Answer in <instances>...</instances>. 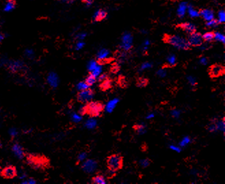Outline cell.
<instances>
[{"label":"cell","mask_w":225,"mask_h":184,"mask_svg":"<svg viewBox=\"0 0 225 184\" xmlns=\"http://www.w3.org/2000/svg\"><path fill=\"white\" fill-rule=\"evenodd\" d=\"M164 40L165 43L172 45L173 47L179 49L188 50L190 47L188 40L182 37L176 36V35H165Z\"/></svg>","instance_id":"6da1fadb"},{"label":"cell","mask_w":225,"mask_h":184,"mask_svg":"<svg viewBox=\"0 0 225 184\" xmlns=\"http://www.w3.org/2000/svg\"><path fill=\"white\" fill-rule=\"evenodd\" d=\"M123 158L121 155L114 154L107 159V168L111 172H116L121 170L123 167Z\"/></svg>","instance_id":"7a4b0ae2"},{"label":"cell","mask_w":225,"mask_h":184,"mask_svg":"<svg viewBox=\"0 0 225 184\" xmlns=\"http://www.w3.org/2000/svg\"><path fill=\"white\" fill-rule=\"evenodd\" d=\"M104 109V106L101 103L92 101L85 106L86 114L90 116H99Z\"/></svg>","instance_id":"3957f363"},{"label":"cell","mask_w":225,"mask_h":184,"mask_svg":"<svg viewBox=\"0 0 225 184\" xmlns=\"http://www.w3.org/2000/svg\"><path fill=\"white\" fill-rule=\"evenodd\" d=\"M93 91L88 88L86 90H81L77 95V99L82 103H88L93 99Z\"/></svg>","instance_id":"277c9868"},{"label":"cell","mask_w":225,"mask_h":184,"mask_svg":"<svg viewBox=\"0 0 225 184\" xmlns=\"http://www.w3.org/2000/svg\"><path fill=\"white\" fill-rule=\"evenodd\" d=\"M188 43L190 46H194V47H198L200 46L203 44V38L202 35L198 32H194L189 34L188 38Z\"/></svg>","instance_id":"5b68a950"},{"label":"cell","mask_w":225,"mask_h":184,"mask_svg":"<svg viewBox=\"0 0 225 184\" xmlns=\"http://www.w3.org/2000/svg\"><path fill=\"white\" fill-rule=\"evenodd\" d=\"M133 45V37L130 33H125L122 37L121 48L124 51H129L131 49Z\"/></svg>","instance_id":"8992f818"},{"label":"cell","mask_w":225,"mask_h":184,"mask_svg":"<svg viewBox=\"0 0 225 184\" xmlns=\"http://www.w3.org/2000/svg\"><path fill=\"white\" fill-rule=\"evenodd\" d=\"M109 54V51L105 49H102L100 50L97 53V59H98V63H97L99 64H104L110 63V61L112 60V59L108 58Z\"/></svg>","instance_id":"52a82bcc"},{"label":"cell","mask_w":225,"mask_h":184,"mask_svg":"<svg viewBox=\"0 0 225 184\" xmlns=\"http://www.w3.org/2000/svg\"><path fill=\"white\" fill-rule=\"evenodd\" d=\"M224 66L220 64H213L210 69V75L211 77H218L224 74Z\"/></svg>","instance_id":"ba28073f"},{"label":"cell","mask_w":225,"mask_h":184,"mask_svg":"<svg viewBox=\"0 0 225 184\" xmlns=\"http://www.w3.org/2000/svg\"><path fill=\"white\" fill-rule=\"evenodd\" d=\"M97 167V164L96 161L93 159H88L85 161L82 164V169L86 172L92 173L96 170Z\"/></svg>","instance_id":"9c48e42d"},{"label":"cell","mask_w":225,"mask_h":184,"mask_svg":"<svg viewBox=\"0 0 225 184\" xmlns=\"http://www.w3.org/2000/svg\"><path fill=\"white\" fill-rule=\"evenodd\" d=\"M47 82L52 88H56L59 84V77L56 73L51 72L47 76Z\"/></svg>","instance_id":"30bf717a"},{"label":"cell","mask_w":225,"mask_h":184,"mask_svg":"<svg viewBox=\"0 0 225 184\" xmlns=\"http://www.w3.org/2000/svg\"><path fill=\"white\" fill-rule=\"evenodd\" d=\"M178 27L181 29H183V31H185L188 34H192L194 33V32H196V26L193 25L192 23H181L180 25H179Z\"/></svg>","instance_id":"8fae6325"},{"label":"cell","mask_w":225,"mask_h":184,"mask_svg":"<svg viewBox=\"0 0 225 184\" xmlns=\"http://www.w3.org/2000/svg\"><path fill=\"white\" fill-rule=\"evenodd\" d=\"M2 174L5 178L11 179L15 177L16 174H17V172H16V170L14 167L9 166L5 168V169L2 170Z\"/></svg>","instance_id":"7c38bea8"},{"label":"cell","mask_w":225,"mask_h":184,"mask_svg":"<svg viewBox=\"0 0 225 184\" xmlns=\"http://www.w3.org/2000/svg\"><path fill=\"white\" fill-rule=\"evenodd\" d=\"M200 16L204 19L205 21H209L214 19V13L213 10L210 9H203L199 12Z\"/></svg>","instance_id":"4fadbf2b"},{"label":"cell","mask_w":225,"mask_h":184,"mask_svg":"<svg viewBox=\"0 0 225 184\" xmlns=\"http://www.w3.org/2000/svg\"><path fill=\"white\" fill-rule=\"evenodd\" d=\"M107 15V13L106 11H105V10H103V9L98 10L93 16V21H95V22L101 21L102 20H104V19L106 18Z\"/></svg>","instance_id":"5bb4252c"},{"label":"cell","mask_w":225,"mask_h":184,"mask_svg":"<svg viewBox=\"0 0 225 184\" xmlns=\"http://www.w3.org/2000/svg\"><path fill=\"white\" fill-rule=\"evenodd\" d=\"M12 151L15 155L19 159H22L24 157V151L21 146L18 144H15L12 146Z\"/></svg>","instance_id":"9a60e30c"},{"label":"cell","mask_w":225,"mask_h":184,"mask_svg":"<svg viewBox=\"0 0 225 184\" xmlns=\"http://www.w3.org/2000/svg\"><path fill=\"white\" fill-rule=\"evenodd\" d=\"M188 4L186 3V2H182L179 4V6L178 10H177V15L179 17H183L184 15H185L186 10L188 9Z\"/></svg>","instance_id":"2e32d148"},{"label":"cell","mask_w":225,"mask_h":184,"mask_svg":"<svg viewBox=\"0 0 225 184\" xmlns=\"http://www.w3.org/2000/svg\"><path fill=\"white\" fill-rule=\"evenodd\" d=\"M118 99H114L113 100H111L110 101L108 102L106 107H105V109H106V110L108 112H112L113 110L115 108L116 104H118Z\"/></svg>","instance_id":"e0dca14e"},{"label":"cell","mask_w":225,"mask_h":184,"mask_svg":"<svg viewBox=\"0 0 225 184\" xmlns=\"http://www.w3.org/2000/svg\"><path fill=\"white\" fill-rule=\"evenodd\" d=\"M16 6H17V2L16 0H7L6 7H5L4 10L5 11H10V10L15 9Z\"/></svg>","instance_id":"ac0fdd59"},{"label":"cell","mask_w":225,"mask_h":184,"mask_svg":"<svg viewBox=\"0 0 225 184\" xmlns=\"http://www.w3.org/2000/svg\"><path fill=\"white\" fill-rule=\"evenodd\" d=\"M22 66H23V64L22 63H21V62H19V61L12 62V63L10 64L9 68L12 72H15V71H18L19 69H20L21 67H22Z\"/></svg>","instance_id":"d6986e66"},{"label":"cell","mask_w":225,"mask_h":184,"mask_svg":"<svg viewBox=\"0 0 225 184\" xmlns=\"http://www.w3.org/2000/svg\"><path fill=\"white\" fill-rule=\"evenodd\" d=\"M111 87H112V82L110 80L105 79V80L102 81V83L100 85V88L102 90H106L110 89Z\"/></svg>","instance_id":"ffe728a7"},{"label":"cell","mask_w":225,"mask_h":184,"mask_svg":"<svg viewBox=\"0 0 225 184\" xmlns=\"http://www.w3.org/2000/svg\"><path fill=\"white\" fill-rule=\"evenodd\" d=\"M93 183L95 184H105L106 183V180L102 175H97L93 179Z\"/></svg>","instance_id":"44dd1931"},{"label":"cell","mask_w":225,"mask_h":184,"mask_svg":"<svg viewBox=\"0 0 225 184\" xmlns=\"http://www.w3.org/2000/svg\"><path fill=\"white\" fill-rule=\"evenodd\" d=\"M203 40L206 42H211L214 39V33L212 32H207L202 36Z\"/></svg>","instance_id":"7402d4cb"},{"label":"cell","mask_w":225,"mask_h":184,"mask_svg":"<svg viewBox=\"0 0 225 184\" xmlns=\"http://www.w3.org/2000/svg\"><path fill=\"white\" fill-rule=\"evenodd\" d=\"M148 82V80H146V79H145V78H143V77H140L137 80L136 85L138 86H139V87L142 88V87H145V86L147 85Z\"/></svg>","instance_id":"603a6c76"},{"label":"cell","mask_w":225,"mask_h":184,"mask_svg":"<svg viewBox=\"0 0 225 184\" xmlns=\"http://www.w3.org/2000/svg\"><path fill=\"white\" fill-rule=\"evenodd\" d=\"M85 125L88 129H94L97 125V121L93 118H90L86 121Z\"/></svg>","instance_id":"cb8c5ba5"},{"label":"cell","mask_w":225,"mask_h":184,"mask_svg":"<svg viewBox=\"0 0 225 184\" xmlns=\"http://www.w3.org/2000/svg\"><path fill=\"white\" fill-rule=\"evenodd\" d=\"M188 14L191 17L194 18V17H198L200 16L199 12H198L197 10L194 9L192 7L189 6L188 8Z\"/></svg>","instance_id":"d4e9b609"},{"label":"cell","mask_w":225,"mask_h":184,"mask_svg":"<svg viewBox=\"0 0 225 184\" xmlns=\"http://www.w3.org/2000/svg\"><path fill=\"white\" fill-rule=\"evenodd\" d=\"M134 129L138 134H142L145 132V126L143 125H135L134 126Z\"/></svg>","instance_id":"484cf974"},{"label":"cell","mask_w":225,"mask_h":184,"mask_svg":"<svg viewBox=\"0 0 225 184\" xmlns=\"http://www.w3.org/2000/svg\"><path fill=\"white\" fill-rule=\"evenodd\" d=\"M167 60H168V64H169V65L170 66H175L176 64H177L175 55H170L169 57H168Z\"/></svg>","instance_id":"4316f807"},{"label":"cell","mask_w":225,"mask_h":184,"mask_svg":"<svg viewBox=\"0 0 225 184\" xmlns=\"http://www.w3.org/2000/svg\"><path fill=\"white\" fill-rule=\"evenodd\" d=\"M85 82L88 83L89 86H92L93 83L96 82V77L94 76L93 74H90L88 76L86 77Z\"/></svg>","instance_id":"83f0119b"},{"label":"cell","mask_w":225,"mask_h":184,"mask_svg":"<svg viewBox=\"0 0 225 184\" xmlns=\"http://www.w3.org/2000/svg\"><path fill=\"white\" fill-rule=\"evenodd\" d=\"M89 87H90V86H89L86 82H81L77 85V88L78 90H86V89H88Z\"/></svg>","instance_id":"f1b7e54d"},{"label":"cell","mask_w":225,"mask_h":184,"mask_svg":"<svg viewBox=\"0 0 225 184\" xmlns=\"http://www.w3.org/2000/svg\"><path fill=\"white\" fill-rule=\"evenodd\" d=\"M101 70L102 69H101V64H100V65H97L96 66V68L94 69L93 71H92V74H93L94 76L97 78V77L99 76L100 74H101Z\"/></svg>","instance_id":"f546056e"},{"label":"cell","mask_w":225,"mask_h":184,"mask_svg":"<svg viewBox=\"0 0 225 184\" xmlns=\"http://www.w3.org/2000/svg\"><path fill=\"white\" fill-rule=\"evenodd\" d=\"M214 39L217 40H219V41H221L223 43H224L225 42V36L223 34L219 33V32L214 33Z\"/></svg>","instance_id":"4dcf8cb0"},{"label":"cell","mask_w":225,"mask_h":184,"mask_svg":"<svg viewBox=\"0 0 225 184\" xmlns=\"http://www.w3.org/2000/svg\"><path fill=\"white\" fill-rule=\"evenodd\" d=\"M218 22L224 23L225 21V12L224 10H220L218 12Z\"/></svg>","instance_id":"1f68e13d"},{"label":"cell","mask_w":225,"mask_h":184,"mask_svg":"<svg viewBox=\"0 0 225 184\" xmlns=\"http://www.w3.org/2000/svg\"><path fill=\"white\" fill-rule=\"evenodd\" d=\"M98 63H97V62H96L95 60H92L90 61V63H89L88 65V69L90 71H93V70L96 68V66L98 65L97 64Z\"/></svg>","instance_id":"d6a6232c"},{"label":"cell","mask_w":225,"mask_h":184,"mask_svg":"<svg viewBox=\"0 0 225 184\" xmlns=\"http://www.w3.org/2000/svg\"><path fill=\"white\" fill-rule=\"evenodd\" d=\"M71 118H72L73 121H74L75 123H79V122L82 121V116H81L80 114H78L74 113L71 115Z\"/></svg>","instance_id":"836d02e7"},{"label":"cell","mask_w":225,"mask_h":184,"mask_svg":"<svg viewBox=\"0 0 225 184\" xmlns=\"http://www.w3.org/2000/svg\"><path fill=\"white\" fill-rule=\"evenodd\" d=\"M218 21L216 20V19H212L211 21H207V23H206V25H207V26L208 27H210V28H213V27H216L218 25Z\"/></svg>","instance_id":"e575fe53"},{"label":"cell","mask_w":225,"mask_h":184,"mask_svg":"<svg viewBox=\"0 0 225 184\" xmlns=\"http://www.w3.org/2000/svg\"><path fill=\"white\" fill-rule=\"evenodd\" d=\"M151 163V161L149 160L148 159H142L140 162V166L142 167H147L149 164Z\"/></svg>","instance_id":"d590c367"},{"label":"cell","mask_w":225,"mask_h":184,"mask_svg":"<svg viewBox=\"0 0 225 184\" xmlns=\"http://www.w3.org/2000/svg\"><path fill=\"white\" fill-rule=\"evenodd\" d=\"M189 142H190V138H189V137H186L181 140V142H180V145L181 147H185V146L188 145Z\"/></svg>","instance_id":"8d00e7d4"},{"label":"cell","mask_w":225,"mask_h":184,"mask_svg":"<svg viewBox=\"0 0 225 184\" xmlns=\"http://www.w3.org/2000/svg\"><path fill=\"white\" fill-rule=\"evenodd\" d=\"M86 157H87V154L86 153H81L79 155H78V161L79 162H82L86 159Z\"/></svg>","instance_id":"74e56055"},{"label":"cell","mask_w":225,"mask_h":184,"mask_svg":"<svg viewBox=\"0 0 225 184\" xmlns=\"http://www.w3.org/2000/svg\"><path fill=\"white\" fill-rule=\"evenodd\" d=\"M157 74H158L159 77H164L166 76V71H165L164 69H160V70H159V71H158V73H157Z\"/></svg>","instance_id":"f35d334b"},{"label":"cell","mask_w":225,"mask_h":184,"mask_svg":"<svg viewBox=\"0 0 225 184\" xmlns=\"http://www.w3.org/2000/svg\"><path fill=\"white\" fill-rule=\"evenodd\" d=\"M208 129H209V131H210L211 132L217 130L216 124V123H211V125L208 127Z\"/></svg>","instance_id":"ab89813d"},{"label":"cell","mask_w":225,"mask_h":184,"mask_svg":"<svg viewBox=\"0 0 225 184\" xmlns=\"http://www.w3.org/2000/svg\"><path fill=\"white\" fill-rule=\"evenodd\" d=\"M151 66H152V64H151V63H144L142 64V66H141V70H145V69H146L151 68Z\"/></svg>","instance_id":"60d3db41"},{"label":"cell","mask_w":225,"mask_h":184,"mask_svg":"<svg viewBox=\"0 0 225 184\" xmlns=\"http://www.w3.org/2000/svg\"><path fill=\"white\" fill-rule=\"evenodd\" d=\"M9 134H10V136H11L15 137V136H17V131L16 130V129H15V128H12V129H10V131H9Z\"/></svg>","instance_id":"b9f144b4"},{"label":"cell","mask_w":225,"mask_h":184,"mask_svg":"<svg viewBox=\"0 0 225 184\" xmlns=\"http://www.w3.org/2000/svg\"><path fill=\"white\" fill-rule=\"evenodd\" d=\"M36 183V181L33 179H29L24 181L23 182H22V183H27V184H35Z\"/></svg>","instance_id":"7bdbcfd3"},{"label":"cell","mask_w":225,"mask_h":184,"mask_svg":"<svg viewBox=\"0 0 225 184\" xmlns=\"http://www.w3.org/2000/svg\"><path fill=\"white\" fill-rule=\"evenodd\" d=\"M171 114H172V115L173 117H176V118H177V117H179V116L180 112H179V110H174L172 111Z\"/></svg>","instance_id":"ee69618b"},{"label":"cell","mask_w":225,"mask_h":184,"mask_svg":"<svg viewBox=\"0 0 225 184\" xmlns=\"http://www.w3.org/2000/svg\"><path fill=\"white\" fill-rule=\"evenodd\" d=\"M188 79L189 82L190 83L192 86L196 84V80H195V79H194V77L189 76V77H188Z\"/></svg>","instance_id":"f6af8a7d"},{"label":"cell","mask_w":225,"mask_h":184,"mask_svg":"<svg viewBox=\"0 0 225 184\" xmlns=\"http://www.w3.org/2000/svg\"><path fill=\"white\" fill-rule=\"evenodd\" d=\"M82 2L84 4L87 5V6H90V5L93 4L94 2V0H82Z\"/></svg>","instance_id":"bcb514c9"},{"label":"cell","mask_w":225,"mask_h":184,"mask_svg":"<svg viewBox=\"0 0 225 184\" xmlns=\"http://www.w3.org/2000/svg\"><path fill=\"white\" fill-rule=\"evenodd\" d=\"M84 46V43L83 42H79L77 43L76 45V49H81Z\"/></svg>","instance_id":"7dc6e473"},{"label":"cell","mask_w":225,"mask_h":184,"mask_svg":"<svg viewBox=\"0 0 225 184\" xmlns=\"http://www.w3.org/2000/svg\"><path fill=\"white\" fill-rule=\"evenodd\" d=\"M170 148H171V149H172V150L177 151V152H180V151H181V148L179 147H176V146H174V145L170 146Z\"/></svg>","instance_id":"c3c4849f"},{"label":"cell","mask_w":225,"mask_h":184,"mask_svg":"<svg viewBox=\"0 0 225 184\" xmlns=\"http://www.w3.org/2000/svg\"><path fill=\"white\" fill-rule=\"evenodd\" d=\"M200 64H203V65H205V64H207V60L206 58H202L200 60Z\"/></svg>","instance_id":"681fc988"},{"label":"cell","mask_w":225,"mask_h":184,"mask_svg":"<svg viewBox=\"0 0 225 184\" xmlns=\"http://www.w3.org/2000/svg\"><path fill=\"white\" fill-rule=\"evenodd\" d=\"M26 54L27 56L29 57V58H31V57L33 56V51H32V50H26Z\"/></svg>","instance_id":"f907efd6"},{"label":"cell","mask_w":225,"mask_h":184,"mask_svg":"<svg viewBox=\"0 0 225 184\" xmlns=\"http://www.w3.org/2000/svg\"><path fill=\"white\" fill-rule=\"evenodd\" d=\"M118 69H119L118 66L114 65V66H113V67H112V69H111V71H112L113 73H116V72H117L118 71Z\"/></svg>","instance_id":"816d5d0a"},{"label":"cell","mask_w":225,"mask_h":184,"mask_svg":"<svg viewBox=\"0 0 225 184\" xmlns=\"http://www.w3.org/2000/svg\"><path fill=\"white\" fill-rule=\"evenodd\" d=\"M105 79H107V76H106V75H105V74L101 75V76L99 77V80L101 81V82L105 80Z\"/></svg>","instance_id":"f5cc1de1"},{"label":"cell","mask_w":225,"mask_h":184,"mask_svg":"<svg viewBox=\"0 0 225 184\" xmlns=\"http://www.w3.org/2000/svg\"><path fill=\"white\" fill-rule=\"evenodd\" d=\"M85 36H86V34H81L78 35V38H79L80 39H83L84 38Z\"/></svg>","instance_id":"db71d44e"},{"label":"cell","mask_w":225,"mask_h":184,"mask_svg":"<svg viewBox=\"0 0 225 184\" xmlns=\"http://www.w3.org/2000/svg\"><path fill=\"white\" fill-rule=\"evenodd\" d=\"M149 44H150V42H149L148 40H146V41L145 43V45H146V46L149 45Z\"/></svg>","instance_id":"11a10c76"},{"label":"cell","mask_w":225,"mask_h":184,"mask_svg":"<svg viewBox=\"0 0 225 184\" xmlns=\"http://www.w3.org/2000/svg\"><path fill=\"white\" fill-rule=\"evenodd\" d=\"M153 116H154V114H151V115H148V117H147V118H152V117H153Z\"/></svg>","instance_id":"9f6ffc18"},{"label":"cell","mask_w":225,"mask_h":184,"mask_svg":"<svg viewBox=\"0 0 225 184\" xmlns=\"http://www.w3.org/2000/svg\"><path fill=\"white\" fill-rule=\"evenodd\" d=\"M66 1L68 2H74L75 0H66Z\"/></svg>","instance_id":"6f0895ef"},{"label":"cell","mask_w":225,"mask_h":184,"mask_svg":"<svg viewBox=\"0 0 225 184\" xmlns=\"http://www.w3.org/2000/svg\"><path fill=\"white\" fill-rule=\"evenodd\" d=\"M2 142H1V141H0V148H1V147H2Z\"/></svg>","instance_id":"680465c9"},{"label":"cell","mask_w":225,"mask_h":184,"mask_svg":"<svg viewBox=\"0 0 225 184\" xmlns=\"http://www.w3.org/2000/svg\"><path fill=\"white\" fill-rule=\"evenodd\" d=\"M2 39V36H1V35H0V40H1Z\"/></svg>","instance_id":"91938a15"},{"label":"cell","mask_w":225,"mask_h":184,"mask_svg":"<svg viewBox=\"0 0 225 184\" xmlns=\"http://www.w3.org/2000/svg\"><path fill=\"white\" fill-rule=\"evenodd\" d=\"M0 170H1V168H0Z\"/></svg>","instance_id":"94428289"}]
</instances>
